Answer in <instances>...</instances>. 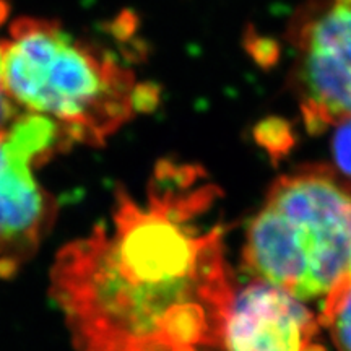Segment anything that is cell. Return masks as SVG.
I'll use <instances>...</instances> for the list:
<instances>
[{
    "label": "cell",
    "mask_w": 351,
    "mask_h": 351,
    "mask_svg": "<svg viewBox=\"0 0 351 351\" xmlns=\"http://www.w3.org/2000/svg\"><path fill=\"white\" fill-rule=\"evenodd\" d=\"M319 322L298 298L256 280L232 298L223 332L226 351H306Z\"/></svg>",
    "instance_id": "obj_6"
},
{
    "label": "cell",
    "mask_w": 351,
    "mask_h": 351,
    "mask_svg": "<svg viewBox=\"0 0 351 351\" xmlns=\"http://www.w3.org/2000/svg\"><path fill=\"white\" fill-rule=\"evenodd\" d=\"M322 304L319 322L330 332L339 351H351V275L333 285Z\"/></svg>",
    "instance_id": "obj_7"
},
{
    "label": "cell",
    "mask_w": 351,
    "mask_h": 351,
    "mask_svg": "<svg viewBox=\"0 0 351 351\" xmlns=\"http://www.w3.org/2000/svg\"><path fill=\"white\" fill-rule=\"evenodd\" d=\"M348 274L351 275V261H350V270H348Z\"/></svg>",
    "instance_id": "obj_11"
},
{
    "label": "cell",
    "mask_w": 351,
    "mask_h": 351,
    "mask_svg": "<svg viewBox=\"0 0 351 351\" xmlns=\"http://www.w3.org/2000/svg\"><path fill=\"white\" fill-rule=\"evenodd\" d=\"M306 351H327L326 348H324V346H320V345H317V343H313L309 346V348H307Z\"/></svg>",
    "instance_id": "obj_10"
},
{
    "label": "cell",
    "mask_w": 351,
    "mask_h": 351,
    "mask_svg": "<svg viewBox=\"0 0 351 351\" xmlns=\"http://www.w3.org/2000/svg\"><path fill=\"white\" fill-rule=\"evenodd\" d=\"M219 197L195 166L161 161L145 202L117 194L109 225L65 245L52 296L78 351H217L234 298Z\"/></svg>",
    "instance_id": "obj_1"
},
{
    "label": "cell",
    "mask_w": 351,
    "mask_h": 351,
    "mask_svg": "<svg viewBox=\"0 0 351 351\" xmlns=\"http://www.w3.org/2000/svg\"><path fill=\"white\" fill-rule=\"evenodd\" d=\"M293 41V83L307 130L351 117V0H314Z\"/></svg>",
    "instance_id": "obj_5"
},
{
    "label": "cell",
    "mask_w": 351,
    "mask_h": 351,
    "mask_svg": "<svg viewBox=\"0 0 351 351\" xmlns=\"http://www.w3.org/2000/svg\"><path fill=\"white\" fill-rule=\"evenodd\" d=\"M8 13V5L3 0H0V25L3 23ZM2 43V39H0ZM23 112V109H20L16 106L13 101L8 98V95L5 93V88H3V82H2V47H0V129L3 127L10 125L20 114Z\"/></svg>",
    "instance_id": "obj_9"
},
{
    "label": "cell",
    "mask_w": 351,
    "mask_h": 351,
    "mask_svg": "<svg viewBox=\"0 0 351 351\" xmlns=\"http://www.w3.org/2000/svg\"><path fill=\"white\" fill-rule=\"evenodd\" d=\"M0 47L8 98L54 122L69 143H104L130 117L156 104L153 88L56 21L21 16Z\"/></svg>",
    "instance_id": "obj_2"
},
{
    "label": "cell",
    "mask_w": 351,
    "mask_h": 351,
    "mask_svg": "<svg viewBox=\"0 0 351 351\" xmlns=\"http://www.w3.org/2000/svg\"><path fill=\"white\" fill-rule=\"evenodd\" d=\"M335 125L337 132L332 142L333 156L339 169L351 179V117L337 122Z\"/></svg>",
    "instance_id": "obj_8"
},
{
    "label": "cell",
    "mask_w": 351,
    "mask_h": 351,
    "mask_svg": "<svg viewBox=\"0 0 351 351\" xmlns=\"http://www.w3.org/2000/svg\"><path fill=\"white\" fill-rule=\"evenodd\" d=\"M70 145L54 122L23 111L0 129V274L33 256L54 218L34 166Z\"/></svg>",
    "instance_id": "obj_4"
},
{
    "label": "cell",
    "mask_w": 351,
    "mask_h": 351,
    "mask_svg": "<svg viewBox=\"0 0 351 351\" xmlns=\"http://www.w3.org/2000/svg\"><path fill=\"white\" fill-rule=\"evenodd\" d=\"M351 261V187L311 166L275 181L249 225L243 262L298 300L322 298Z\"/></svg>",
    "instance_id": "obj_3"
}]
</instances>
